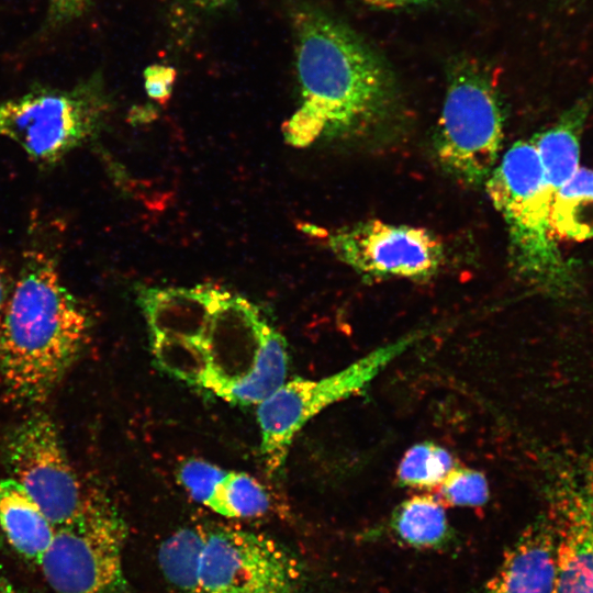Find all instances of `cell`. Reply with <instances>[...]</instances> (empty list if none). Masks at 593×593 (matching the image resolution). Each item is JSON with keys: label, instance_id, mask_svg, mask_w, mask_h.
I'll return each instance as SVG.
<instances>
[{"label": "cell", "instance_id": "cell-22", "mask_svg": "<svg viewBox=\"0 0 593 593\" xmlns=\"http://www.w3.org/2000/svg\"><path fill=\"white\" fill-rule=\"evenodd\" d=\"M436 490L437 499L445 506L478 507L484 505L490 495L488 480L482 472L456 466Z\"/></svg>", "mask_w": 593, "mask_h": 593}, {"label": "cell", "instance_id": "cell-19", "mask_svg": "<svg viewBox=\"0 0 593 593\" xmlns=\"http://www.w3.org/2000/svg\"><path fill=\"white\" fill-rule=\"evenodd\" d=\"M206 507L227 518L259 517L269 511L270 496L250 474L226 471Z\"/></svg>", "mask_w": 593, "mask_h": 593}, {"label": "cell", "instance_id": "cell-8", "mask_svg": "<svg viewBox=\"0 0 593 593\" xmlns=\"http://www.w3.org/2000/svg\"><path fill=\"white\" fill-rule=\"evenodd\" d=\"M413 332L321 379L286 381L257 405L261 456L269 472L282 467L295 435L329 405L363 390L384 368L425 336Z\"/></svg>", "mask_w": 593, "mask_h": 593}, {"label": "cell", "instance_id": "cell-1", "mask_svg": "<svg viewBox=\"0 0 593 593\" xmlns=\"http://www.w3.org/2000/svg\"><path fill=\"white\" fill-rule=\"evenodd\" d=\"M301 105L282 125L294 147L358 134L382 121L395 99L392 72L353 29L305 5L293 15Z\"/></svg>", "mask_w": 593, "mask_h": 593}, {"label": "cell", "instance_id": "cell-26", "mask_svg": "<svg viewBox=\"0 0 593 593\" xmlns=\"http://www.w3.org/2000/svg\"><path fill=\"white\" fill-rule=\"evenodd\" d=\"M14 279L0 259V331Z\"/></svg>", "mask_w": 593, "mask_h": 593}, {"label": "cell", "instance_id": "cell-6", "mask_svg": "<svg viewBox=\"0 0 593 593\" xmlns=\"http://www.w3.org/2000/svg\"><path fill=\"white\" fill-rule=\"evenodd\" d=\"M503 139V112L492 75L477 61L458 63L448 76L435 134L440 166L463 184H484Z\"/></svg>", "mask_w": 593, "mask_h": 593}, {"label": "cell", "instance_id": "cell-25", "mask_svg": "<svg viewBox=\"0 0 593 593\" xmlns=\"http://www.w3.org/2000/svg\"><path fill=\"white\" fill-rule=\"evenodd\" d=\"M92 0H49L46 27L55 30L79 18Z\"/></svg>", "mask_w": 593, "mask_h": 593}, {"label": "cell", "instance_id": "cell-10", "mask_svg": "<svg viewBox=\"0 0 593 593\" xmlns=\"http://www.w3.org/2000/svg\"><path fill=\"white\" fill-rule=\"evenodd\" d=\"M332 254L362 279L433 278L445 261L440 238L427 228L368 220L326 234Z\"/></svg>", "mask_w": 593, "mask_h": 593}, {"label": "cell", "instance_id": "cell-3", "mask_svg": "<svg viewBox=\"0 0 593 593\" xmlns=\"http://www.w3.org/2000/svg\"><path fill=\"white\" fill-rule=\"evenodd\" d=\"M176 593H306L302 562L264 534L231 526L182 527L158 549Z\"/></svg>", "mask_w": 593, "mask_h": 593}, {"label": "cell", "instance_id": "cell-14", "mask_svg": "<svg viewBox=\"0 0 593 593\" xmlns=\"http://www.w3.org/2000/svg\"><path fill=\"white\" fill-rule=\"evenodd\" d=\"M556 544L548 519L529 525L480 593H555Z\"/></svg>", "mask_w": 593, "mask_h": 593}, {"label": "cell", "instance_id": "cell-23", "mask_svg": "<svg viewBox=\"0 0 593 593\" xmlns=\"http://www.w3.org/2000/svg\"><path fill=\"white\" fill-rule=\"evenodd\" d=\"M227 470L200 458H190L178 469V480L191 499L206 506Z\"/></svg>", "mask_w": 593, "mask_h": 593}, {"label": "cell", "instance_id": "cell-20", "mask_svg": "<svg viewBox=\"0 0 593 593\" xmlns=\"http://www.w3.org/2000/svg\"><path fill=\"white\" fill-rule=\"evenodd\" d=\"M154 358L160 369L189 384L203 387L208 359L203 342L150 337Z\"/></svg>", "mask_w": 593, "mask_h": 593}, {"label": "cell", "instance_id": "cell-11", "mask_svg": "<svg viewBox=\"0 0 593 593\" xmlns=\"http://www.w3.org/2000/svg\"><path fill=\"white\" fill-rule=\"evenodd\" d=\"M11 478L40 505L55 528L78 519L91 496L85 492L54 422L44 414L29 417L7 445Z\"/></svg>", "mask_w": 593, "mask_h": 593}, {"label": "cell", "instance_id": "cell-24", "mask_svg": "<svg viewBox=\"0 0 593 593\" xmlns=\"http://www.w3.org/2000/svg\"><path fill=\"white\" fill-rule=\"evenodd\" d=\"M175 68L165 65H150L144 70L145 90L160 104L167 103L176 81Z\"/></svg>", "mask_w": 593, "mask_h": 593}, {"label": "cell", "instance_id": "cell-7", "mask_svg": "<svg viewBox=\"0 0 593 593\" xmlns=\"http://www.w3.org/2000/svg\"><path fill=\"white\" fill-rule=\"evenodd\" d=\"M109 107L97 72L69 89L33 88L0 101V136L34 163L55 165L98 133Z\"/></svg>", "mask_w": 593, "mask_h": 593}, {"label": "cell", "instance_id": "cell-13", "mask_svg": "<svg viewBox=\"0 0 593 593\" xmlns=\"http://www.w3.org/2000/svg\"><path fill=\"white\" fill-rule=\"evenodd\" d=\"M224 292L211 283L190 288L139 286L136 299L150 337L203 342L211 315Z\"/></svg>", "mask_w": 593, "mask_h": 593}, {"label": "cell", "instance_id": "cell-28", "mask_svg": "<svg viewBox=\"0 0 593 593\" xmlns=\"http://www.w3.org/2000/svg\"><path fill=\"white\" fill-rule=\"evenodd\" d=\"M193 3L205 9H215L224 5L230 0H192Z\"/></svg>", "mask_w": 593, "mask_h": 593}, {"label": "cell", "instance_id": "cell-15", "mask_svg": "<svg viewBox=\"0 0 593 593\" xmlns=\"http://www.w3.org/2000/svg\"><path fill=\"white\" fill-rule=\"evenodd\" d=\"M0 527L14 550L36 563L56 530L29 492L11 477L0 480Z\"/></svg>", "mask_w": 593, "mask_h": 593}, {"label": "cell", "instance_id": "cell-2", "mask_svg": "<svg viewBox=\"0 0 593 593\" xmlns=\"http://www.w3.org/2000/svg\"><path fill=\"white\" fill-rule=\"evenodd\" d=\"M88 316L45 250L25 251L0 331V387L20 404L45 401L88 334Z\"/></svg>", "mask_w": 593, "mask_h": 593}, {"label": "cell", "instance_id": "cell-16", "mask_svg": "<svg viewBox=\"0 0 593 593\" xmlns=\"http://www.w3.org/2000/svg\"><path fill=\"white\" fill-rule=\"evenodd\" d=\"M589 110V99H581L551 127L532 138L542 165L551 202L580 168V138Z\"/></svg>", "mask_w": 593, "mask_h": 593}, {"label": "cell", "instance_id": "cell-17", "mask_svg": "<svg viewBox=\"0 0 593 593\" xmlns=\"http://www.w3.org/2000/svg\"><path fill=\"white\" fill-rule=\"evenodd\" d=\"M389 526L396 540L417 549H438L451 538L446 506L432 494L403 501L392 513Z\"/></svg>", "mask_w": 593, "mask_h": 593}, {"label": "cell", "instance_id": "cell-21", "mask_svg": "<svg viewBox=\"0 0 593 593\" xmlns=\"http://www.w3.org/2000/svg\"><path fill=\"white\" fill-rule=\"evenodd\" d=\"M455 467L450 452L430 441L416 444L401 459L396 477L399 483L413 489H436Z\"/></svg>", "mask_w": 593, "mask_h": 593}, {"label": "cell", "instance_id": "cell-27", "mask_svg": "<svg viewBox=\"0 0 593 593\" xmlns=\"http://www.w3.org/2000/svg\"><path fill=\"white\" fill-rule=\"evenodd\" d=\"M369 7L376 8V9H384V10H391V9H404V8H411V7H419V5H426L433 2H437L438 0H361Z\"/></svg>", "mask_w": 593, "mask_h": 593}, {"label": "cell", "instance_id": "cell-12", "mask_svg": "<svg viewBox=\"0 0 593 593\" xmlns=\"http://www.w3.org/2000/svg\"><path fill=\"white\" fill-rule=\"evenodd\" d=\"M555 593H593V457L563 463L549 489Z\"/></svg>", "mask_w": 593, "mask_h": 593}, {"label": "cell", "instance_id": "cell-18", "mask_svg": "<svg viewBox=\"0 0 593 593\" xmlns=\"http://www.w3.org/2000/svg\"><path fill=\"white\" fill-rule=\"evenodd\" d=\"M550 221L558 242L593 238V169L579 168L556 193Z\"/></svg>", "mask_w": 593, "mask_h": 593}, {"label": "cell", "instance_id": "cell-29", "mask_svg": "<svg viewBox=\"0 0 593 593\" xmlns=\"http://www.w3.org/2000/svg\"><path fill=\"white\" fill-rule=\"evenodd\" d=\"M0 593H16L9 580L0 573Z\"/></svg>", "mask_w": 593, "mask_h": 593}, {"label": "cell", "instance_id": "cell-4", "mask_svg": "<svg viewBox=\"0 0 593 593\" xmlns=\"http://www.w3.org/2000/svg\"><path fill=\"white\" fill-rule=\"evenodd\" d=\"M483 186L503 217L511 266L519 279L550 296H570L578 272L552 234L551 195L533 139L514 143Z\"/></svg>", "mask_w": 593, "mask_h": 593}, {"label": "cell", "instance_id": "cell-9", "mask_svg": "<svg viewBox=\"0 0 593 593\" xmlns=\"http://www.w3.org/2000/svg\"><path fill=\"white\" fill-rule=\"evenodd\" d=\"M124 519L103 497L92 495L83 514L58 527L37 564L56 593H125Z\"/></svg>", "mask_w": 593, "mask_h": 593}, {"label": "cell", "instance_id": "cell-5", "mask_svg": "<svg viewBox=\"0 0 593 593\" xmlns=\"http://www.w3.org/2000/svg\"><path fill=\"white\" fill-rule=\"evenodd\" d=\"M203 344L208 372L202 388L226 402L258 405L286 382L284 337L240 295L223 293Z\"/></svg>", "mask_w": 593, "mask_h": 593}]
</instances>
